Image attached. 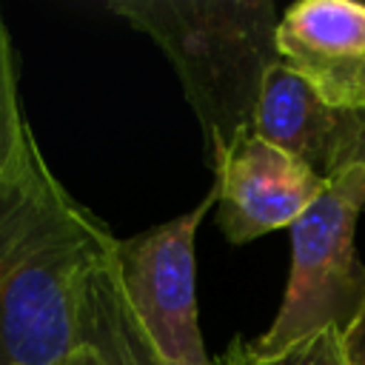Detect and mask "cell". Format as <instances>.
<instances>
[{
  "mask_svg": "<svg viewBox=\"0 0 365 365\" xmlns=\"http://www.w3.org/2000/svg\"><path fill=\"white\" fill-rule=\"evenodd\" d=\"M80 345H86L100 365H163L125 302L114 271V254L86 282L80 305Z\"/></svg>",
  "mask_w": 365,
  "mask_h": 365,
  "instance_id": "ba28073f",
  "label": "cell"
},
{
  "mask_svg": "<svg viewBox=\"0 0 365 365\" xmlns=\"http://www.w3.org/2000/svg\"><path fill=\"white\" fill-rule=\"evenodd\" d=\"M31 137L34 134L29 123L23 120V108H20L11 37H9V29L0 11V174H6L20 160Z\"/></svg>",
  "mask_w": 365,
  "mask_h": 365,
  "instance_id": "30bf717a",
  "label": "cell"
},
{
  "mask_svg": "<svg viewBox=\"0 0 365 365\" xmlns=\"http://www.w3.org/2000/svg\"><path fill=\"white\" fill-rule=\"evenodd\" d=\"M217 191L191 211L117 240L114 271L131 314L163 365H214L197 322V254L194 237Z\"/></svg>",
  "mask_w": 365,
  "mask_h": 365,
  "instance_id": "277c9868",
  "label": "cell"
},
{
  "mask_svg": "<svg viewBox=\"0 0 365 365\" xmlns=\"http://www.w3.org/2000/svg\"><path fill=\"white\" fill-rule=\"evenodd\" d=\"M279 60L339 111H365V3L299 0L277 26Z\"/></svg>",
  "mask_w": 365,
  "mask_h": 365,
  "instance_id": "8992f818",
  "label": "cell"
},
{
  "mask_svg": "<svg viewBox=\"0 0 365 365\" xmlns=\"http://www.w3.org/2000/svg\"><path fill=\"white\" fill-rule=\"evenodd\" d=\"M214 365H345L342 334L339 328H322L277 354H259L251 342L234 336L228 351H222Z\"/></svg>",
  "mask_w": 365,
  "mask_h": 365,
  "instance_id": "9c48e42d",
  "label": "cell"
},
{
  "mask_svg": "<svg viewBox=\"0 0 365 365\" xmlns=\"http://www.w3.org/2000/svg\"><path fill=\"white\" fill-rule=\"evenodd\" d=\"M63 365H100V362H97V356H94L86 345H80V348H77V351H74Z\"/></svg>",
  "mask_w": 365,
  "mask_h": 365,
  "instance_id": "7c38bea8",
  "label": "cell"
},
{
  "mask_svg": "<svg viewBox=\"0 0 365 365\" xmlns=\"http://www.w3.org/2000/svg\"><path fill=\"white\" fill-rule=\"evenodd\" d=\"M342 356L345 365H365V302L342 331Z\"/></svg>",
  "mask_w": 365,
  "mask_h": 365,
  "instance_id": "8fae6325",
  "label": "cell"
},
{
  "mask_svg": "<svg viewBox=\"0 0 365 365\" xmlns=\"http://www.w3.org/2000/svg\"><path fill=\"white\" fill-rule=\"evenodd\" d=\"M325 180L282 148L248 134L214 171L217 225L234 245L291 228Z\"/></svg>",
  "mask_w": 365,
  "mask_h": 365,
  "instance_id": "5b68a950",
  "label": "cell"
},
{
  "mask_svg": "<svg viewBox=\"0 0 365 365\" xmlns=\"http://www.w3.org/2000/svg\"><path fill=\"white\" fill-rule=\"evenodd\" d=\"M108 9L148 34L174 66L202 131L208 168L254 134V114L277 51L271 0H111Z\"/></svg>",
  "mask_w": 365,
  "mask_h": 365,
  "instance_id": "7a4b0ae2",
  "label": "cell"
},
{
  "mask_svg": "<svg viewBox=\"0 0 365 365\" xmlns=\"http://www.w3.org/2000/svg\"><path fill=\"white\" fill-rule=\"evenodd\" d=\"M365 211V165L354 163L325 182L291 231V271L274 322L251 345L277 354L322 331L348 328L365 302V265L354 248L356 217Z\"/></svg>",
  "mask_w": 365,
  "mask_h": 365,
  "instance_id": "3957f363",
  "label": "cell"
},
{
  "mask_svg": "<svg viewBox=\"0 0 365 365\" xmlns=\"http://www.w3.org/2000/svg\"><path fill=\"white\" fill-rule=\"evenodd\" d=\"M356 163L365 165V111H362V137H359V151H356Z\"/></svg>",
  "mask_w": 365,
  "mask_h": 365,
  "instance_id": "4fadbf2b",
  "label": "cell"
},
{
  "mask_svg": "<svg viewBox=\"0 0 365 365\" xmlns=\"http://www.w3.org/2000/svg\"><path fill=\"white\" fill-rule=\"evenodd\" d=\"M114 245L31 137L0 174V365H63L80 348L83 291Z\"/></svg>",
  "mask_w": 365,
  "mask_h": 365,
  "instance_id": "6da1fadb",
  "label": "cell"
},
{
  "mask_svg": "<svg viewBox=\"0 0 365 365\" xmlns=\"http://www.w3.org/2000/svg\"><path fill=\"white\" fill-rule=\"evenodd\" d=\"M254 134L328 182L356 163L362 114L325 106L299 74L277 60L259 88Z\"/></svg>",
  "mask_w": 365,
  "mask_h": 365,
  "instance_id": "52a82bcc",
  "label": "cell"
}]
</instances>
